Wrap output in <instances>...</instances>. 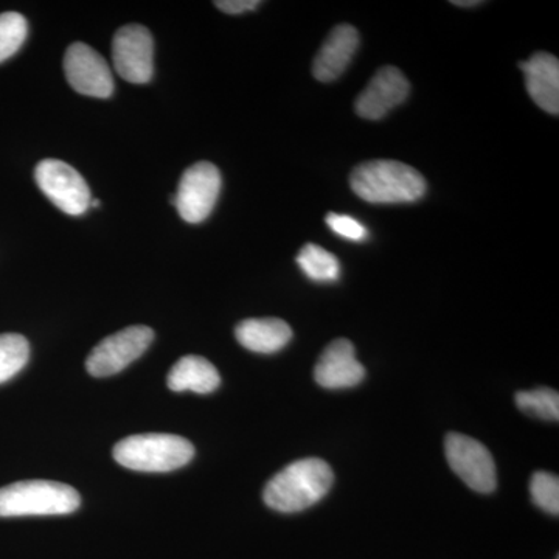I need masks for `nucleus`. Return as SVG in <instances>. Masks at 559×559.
Listing matches in <instances>:
<instances>
[{
    "instance_id": "1",
    "label": "nucleus",
    "mask_w": 559,
    "mask_h": 559,
    "mask_svg": "<svg viewBox=\"0 0 559 559\" xmlns=\"http://www.w3.org/2000/svg\"><path fill=\"white\" fill-rule=\"evenodd\" d=\"M333 481V469L325 460L301 459L267 481L263 499L267 507L280 513H297L325 498Z\"/></svg>"
},
{
    "instance_id": "2",
    "label": "nucleus",
    "mask_w": 559,
    "mask_h": 559,
    "mask_svg": "<svg viewBox=\"0 0 559 559\" xmlns=\"http://www.w3.org/2000/svg\"><path fill=\"white\" fill-rule=\"evenodd\" d=\"M349 187L370 204H404L421 200L428 190L415 168L395 160L360 164L349 176Z\"/></svg>"
},
{
    "instance_id": "3",
    "label": "nucleus",
    "mask_w": 559,
    "mask_h": 559,
    "mask_svg": "<svg viewBox=\"0 0 559 559\" xmlns=\"http://www.w3.org/2000/svg\"><path fill=\"white\" fill-rule=\"evenodd\" d=\"M75 488L53 480H22L0 488V518L57 516L80 509Z\"/></svg>"
},
{
    "instance_id": "4",
    "label": "nucleus",
    "mask_w": 559,
    "mask_h": 559,
    "mask_svg": "<svg viewBox=\"0 0 559 559\" xmlns=\"http://www.w3.org/2000/svg\"><path fill=\"white\" fill-rule=\"evenodd\" d=\"M193 457V444L171 433H140L114 447L116 462L140 473H168L182 468Z\"/></svg>"
},
{
    "instance_id": "5",
    "label": "nucleus",
    "mask_w": 559,
    "mask_h": 559,
    "mask_svg": "<svg viewBox=\"0 0 559 559\" xmlns=\"http://www.w3.org/2000/svg\"><path fill=\"white\" fill-rule=\"evenodd\" d=\"M451 469L474 491L488 495L498 487V473L491 452L480 441L452 432L444 440Z\"/></svg>"
},
{
    "instance_id": "6",
    "label": "nucleus",
    "mask_w": 559,
    "mask_h": 559,
    "mask_svg": "<svg viewBox=\"0 0 559 559\" xmlns=\"http://www.w3.org/2000/svg\"><path fill=\"white\" fill-rule=\"evenodd\" d=\"M36 183L53 205L70 216H80L91 207V189L75 168L58 159L40 160Z\"/></svg>"
},
{
    "instance_id": "7",
    "label": "nucleus",
    "mask_w": 559,
    "mask_h": 559,
    "mask_svg": "<svg viewBox=\"0 0 559 559\" xmlns=\"http://www.w3.org/2000/svg\"><path fill=\"white\" fill-rule=\"evenodd\" d=\"M221 191V173L210 162L191 165L180 178L178 193L173 204L180 218L190 224H200L215 209Z\"/></svg>"
},
{
    "instance_id": "8",
    "label": "nucleus",
    "mask_w": 559,
    "mask_h": 559,
    "mask_svg": "<svg viewBox=\"0 0 559 559\" xmlns=\"http://www.w3.org/2000/svg\"><path fill=\"white\" fill-rule=\"evenodd\" d=\"M154 340L150 326L135 325L106 337L87 356L86 369L94 378L112 377L127 369L148 349Z\"/></svg>"
},
{
    "instance_id": "9",
    "label": "nucleus",
    "mask_w": 559,
    "mask_h": 559,
    "mask_svg": "<svg viewBox=\"0 0 559 559\" xmlns=\"http://www.w3.org/2000/svg\"><path fill=\"white\" fill-rule=\"evenodd\" d=\"M153 36L143 25H124L114 35L112 60L121 79L134 84L148 83L153 79Z\"/></svg>"
},
{
    "instance_id": "10",
    "label": "nucleus",
    "mask_w": 559,
    "mask_h": 559,
    "mask_svg": "<svg viewBox=\"0 0 559 559\" xmlns=\"http://www.w3.org/2000/svg\"><path fill=\"white\" fill-rule=\"evenodd\" d=\"M64 73L70 86L81 95L109 98L114 92L108 62L84 43H73L64 55Z\"/></svg>"
},
{
    "instance_id": "11",
    "label": "nucleus",
    "mask_w": 559,
    "mask_h": 559,
    "mask_svg": "<svg viewBox=\"0 0 559 559\" xmlns=\"http://www.w3.org/2000/svg\"><path fill=\"white\" fill-rule=\"evenodd\" d=\"M411 84L404 73L385 66L374 73L355 103L356 112L367 120H381L409 97Z\"/></svg>"
},
{
    "instance_id": "12",
    "label": "nucleus",
    "mask_w": 559,
    "mask_h": 559,
    "mask_svg": "<svg viewBox=\"0 0 559 559\" xmlns=\"http://www.w3.org/2000/svg\"><path fill=\"white\" fill-rule=\"evenodd\" d=\"M364 378L366 369L356 359L355 345L348 340L331 342L316 364L314 380L323 389L355 388Z\"/></svg>"
},
{
    "instance_id": "13",
    "label": "nucleus",
    "mask_w": 559,
    "mask_h": 559,
    "mask_svg": "<svg viewBox=\"0 0 559 559\" xmlns=\"http://www.w3.org/2000/svg\"><path fill=\"white\" fill-rule=\"evenodd\" d=\"M358 47L359 33L355 27L348 24L334 27L312 62L314 79L322 83L340 79L353 61Z\"/></svg>"
},
{
    "instance_id": "14",
    "label": "nucleus",
    "mask_w": 559,
    "mask_h": 559,
    "mask_svg": "<svg viewBox=\"0 0 559 559\" xmlns=\"http://www.w3.org/2000/svg\"><path fill=\"white\" fill-rule=\"evenodd\" d=\"M525 86L532 100L546 112L559 114V61L554 55L539 51L521 62Z\"/></svg>"
},
{
    "instance_id": "15",
    "label": "nucleus",
    "mask_w": 559,
    "mask_h": 559,
    "mask_svg": "<svg viewBox=\"0 0 559 559\" xmlns=\"http://www.w3.org/2000/svg\"><path fill=\"white\" fill-rule=\"evenodd\" d=\"M235 336L242 347L250 352L272 355L289 344L293 340V330L282 319H248L238 323Z\"/></svg>"
},
{
    "instance_id": "16",
    "label": "nucleus",
    "mask_w": 559,
    "mask_h": 559,
    "mask_svg": "<svg viewBox=\"0 0 559 559\" xmlns=\"http://www.w3.org/2000/svg\"><path fill=\"white\" fill-rule=\"evenodd\" d=\"M167 384L173 392H190L207 395L219 388L221 377L216 367L202 356L180 358L168 373Z\"/></svg>"
},
{
    "instance_id": "17",
    "label": "nucleus",
    "mask_w": 559,
    "mask_h": 559,
    "mask_svg": "<svg viewBox=\"0 0 559 559\" xmlns=\"http://www.w3.org/2000/svg\"><path fill=\"white\" fill-rule=\"evenodd\" d=\"M297 264L312 282L330 283L341 277V263L336 255L311 242L301 248Z\"/></svg>"
},
{
    "instance_id": "18",
    "label": "nucleus",
    "mask_w": 559,
    "mask_h": 559,
    "mask_svg": "<svg viewBox=\"0 0 559 559\" xmlns=\"http://www.w3.org/2000/svg\"><path fill=\"white\" fill-rule=\"evenodd\" d=\"M31 359V345L21 334H0V384L16 377Z\"/></svg>"
},
{
    "instance_id": "19",
    "label": "nucleus",
    "mask_w": 559,
    "mask_h": 559,
    "mask_svg": "<svg viewBox=\"0 0 559 559\" xmlns=\"http://www.w3.org/2000/svg\"><path fill=\"white\" fill-rule=\"evenodd\" d=\"M518 407L530 417L558 421L559 419V395L557 390L536 389L528 392H520L514 396Z\"/></svg>"
},
{
    "instance_id": "20",
    "label": "nucleus",
    "mask_w": 559,
    "mask_h": 559,
    "mask_svg": "<svg viewBox=\"0 0 559 559\" xmlns=\"http://www.w3.org/2000/svg\"><path fill=\"white\" fill-rule=\"evenodd\" d=\"M27 20L20 13L9 11L0 14V62L9 60L27 39Z\"/></svg>"
},
{
    "instance_id": "21",
    "label": "nucleus",
    "mask_w": 559,
    "mask_h": 559,
    "mask_svg": "<svg viewBox=\"0 0 559 559\" xmlns=\"http://www.w3.org/2000/svg\"><path fill=\"white\" fill-rule=\"evenodd\" d=\"M530 495L533 502L546 513L558 516L559 514V479L555 474L538 471L533 474L530 481Z\"/></svg>"
},
{
    "instance_id": "22",
    "label": "nucleus",
    "mask_w": 559,
    "mask_h": 559,
    "mask_svg": "<svg viewBox=\"0 0 559 559\" xmlns=\"http://www.w3.org/2000/svg\"><path fill=\"white\" fill-rule=\"evenodd\" d=\"M326 224L334 234L349 241H366L369 238V230L359 223L358 219L348 215H337V213H329L326 215Z\"/></svg>"
},
{
    "instance_id": "23",
    "label": "nucleus",
    "mask_w": 559,
    "mask_h": 559,
    "mask_svg": "<svg viewBox=\"0 0 559 559\" xmlns=\"http://www.w3.org/2000/svg\"><path fill=\"white\" fill-rule=\"evenodd\" d=\"M260 3L259 0H218L215 7L227 14H242L259 9Z\"/></svg>"
},
{
    "instance_id": "24",
    "label": "nucleus",
    "mask_w": 559,
    "mask_h": 559,
    "mask_svg": "<svg viewBox=\"0 0 559 559\" xmlns=\"http://www.w3.org/2000/svg\"><path fill=\"white\" fill-rule=\"evenodd\" d=\"M452 5H455V7H473V5H481V2H477V0H473V2H460V0H454V2H452Z\"/></svg>"
},
{
    "instance_id": "25",
    "label": "nucleus",
    "mask_w": 559,
    "mask_h": 559,
    "mask_svg": "<svg viewBox=\"0 0 559 559\" xmlns=\"http://www.w3.org/2000/svg\"><path fill=\"white\" fill-rule=\"evenodd\" d=\"M91 205H92V207H98V205H100V201H98V200H92V201H91Z\"/></svg>"
}]
</instances>
